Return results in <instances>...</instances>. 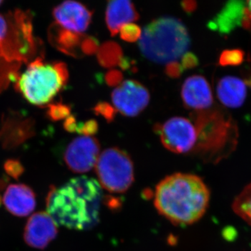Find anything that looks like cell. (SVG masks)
<instances>
[{"label": "cell", "mask_w": 251, "mask_h": 251, "mask_svg": "<svg viewBox=\"0 0 251 251\" xmlns=\"http://www.w3.org/2000/svg\"><path fill=\"white\" fill-rule=\"evenodd\" d=\"M102 198V187L97 180L77 176L60 187L51 188L46 208L57 226L85 230L98 224Z\"/></svg>", "instance_id": "6da1fadb"}, {"label": "cell", "mask_w": 251, "mask_h": 251, "mask_svg": "<svg viewBox=\"0 0 251 251\" xmlns=\"http://www.w3.org/2000/svg\"><path fill=\"white\" fill-rule=\"evenodd\" d=\"M209 200V188L200 176L179 173L158 183L153 204L158 212L172 224L187 226L204 216Z\"/></svg>", "instance_id": "7a4b0ae2"}, {"label": "cell", "mask_w": 251, "mask_h": 251, "mask_svg": "<svg viewBox=\"0 0 251 251\" xmlns=\"http://www.w3.org/2000/svg\"><path fill=\"white\" fill-rule=\"evenodd\" d=\"M197 132L193 153L206 162L216 163L231 154L237 146L239 130L229 113L221 108H209L192 114Z\"/></svg>", "instance_id": "3957f363"}, {"label": "cell", "mask_w": 251, "mask_h": 251, "mask_svg": "<svg viewBox=\"0 0 251 251\" xmlns=\"http://www.w3.org/2000/svg\"><path fill=\"white\" fill-rule=\"evenodd\" d=\"M187 28L179 19L161 17L149 23L142 31L139 47L146 58L165 64L182 57L189 49Z\"/></svg>", "instance_id": "277c9868"}, {"label": "cell", "mask_w": 251, "mask_h": 251, "mask_svg": "<svg viewBox=\"0 0 251 251\" xmlns=\"http://www.w3.org/2000/svg\"><path fill=\"white\" fill-rule=\"evenodd\" d=\"M69 72L63 62L47 63L37 58L18 78V89L24 98L36 105L47 104L67 84Z\"/></svg>", "instance_id": "5b68a950"}, {"label": "cell", "mask_w": 251, "mask_h": 251, "mask_svg": "<svg viewBox=\"0 0 251 251\" xmlns=\"http://www.w3.org/2000/svg\"><path fill=\"white\" fill-rule=\"evenodd\" d=\"M99 183L110 193H125L134 181V167L126 151L117 148L104 150L95 166Z\"/></svg>", "instance_id": "8992f818"}, {"label": "cell", "mask_w": 251, "mask_h": 251, "mask_svg": "<svg viewBox=\"0 0 251 251\" xmlns=\"http://www.w3.org/2000/svg\"><path fill=\"white\" fill-rule=\"evenodd\" d=\"M163 146L175 153L193 152L197 143V132L192 122L184 117H173L163 125L154 126Z\"/></svg>", "instance_id": "52a82bcc"}, {"label": "cell", "mask_w": 251, "mask_h": 251, "mask_svg": "<svg viewBox=\"0 0 251 251\" xmlns=\"http://www.w3.org/2000/svg\"><path fill=\"white\" fill-rule=\"evenodd\" d=\"M100 156V143L97 138L80 136L69 143L64 154L68 168L75 173H86L94 168Z\"/></svg>", "instance_id": "ba28073f"}, {"label": "cell", "mask_w": 251, "mask_h": 251, "mask_svg": "<svg viewBox=\"0 0 251 251\" xmlns=\"http://www.w3.org/2000/svg\"><path fill=\"white\" fill-rule=\"evenodd\" d=\"M112 100L117 111L125 116L135 117L148 106L150 92L138 81L127 80L112 92Z\"/></svg>", "instance_id": "9c48e42d"}, {"label": "cell", "mask_w": 251, "mask_h": 251, "mask_svg": "<svg viewBox=\"0 0 251 251\" xmlns=\"http://www.w3.org/2000/svg\"><path fill=\"white\" fill-rule=\"evenodd\" d=\"M58 233L57 225L49 213L40 211L32 214L25 227V242L29 247L44 249Z\"/></svg>", "instance_id": "30bf717a"}, {"label": "cell", "mask_w": 251, "mask_h": 251, "mask_svg": "<svg viewBox=\"0 0 251 251\" xmlns=\"http://www.w3.org/2000/svg\"><path fill=\"white\" fill-rule=\"evenodd\" d=\"M93 11L78 1L68 0L54 7L52 16L60 27L74 32L87 30L92 22Z\"/></svg>", "instance_id": "8fae6325"}, {"label": "cell", "mask_w": 251, "mask_h": 251, "mask_svg": "<svg viewBox=\"0 0 251 251\" xmlns=\"http://www.w3.org/2000/svg\"><path fill=\"white\" fill-rule=\"evenodd\" d=\"M207 27L219 34H229L239 27H251L246 12V2L239 0L227 1L219 14L208 23Z\"/></svg>", "instance_id": "7c38bea8"}, {"label": "cell", "mask_w": 251, "mask_h": 251, "mask_svg": "<svg viewBox=\"0 0 251 251\" xmlns=\"http://www.w3.org/2000/svg\"><path fill=\"white\" fill-rule=\"evenodd\" d=\"M181 94L185 106L196 111L208 110L214 103L210 85L202 75L188 77L183 84Z\"/></svg>", "instance_id": "4fadbf2b"}, {"label": "cell", "mask_w": 251, "mask_h": 251, "mask_svg": "<svg viewBox=\"0 0 251 251\" xmlns=\"http://www.w3.org/2000/svg\"><path fill=\"white\" fill-rule=\"evenodd\" d=\"M6 210L18 217L29 216L35 209L36 195L25 184H11L5 191L2 199Z\"/></svg>", "instance_id": "5bb4252c"}, {"label": "cell", "mask_w": 251, "mask_h": 251, "mask_svg": "<svg viewBox=\"0 0 251 251\" xmlns=\"http://www.w3.org/2000/svg\"><path fill=\"white\" fill-rule=\"evenodd\" d=\"M49 34L51 44L63 53L76 58L84 57L82 46L86 34L68 30L55 23L51 25Z\"/></svg>", "instance_id": "9a60e30c"}, {"label": "cell", "mask_w": 251, "mask_h": 251, "mask_svg": "<svg viewBox=\"0 0 251 251\" xmlns=\"http://www.w3.org/2000/svg\"><path fill=\"white\" fill-rule=\"evenodd\" d=\"M138 19L139 14L131 1L128 0L108 1L105 12V21L111 36L118 34L122 26Z\"/></svg>", "instance_id": "2e32d148"}, {"label": "cell", "mask_w": 251, "mask_h": 251, "mask_svg": "<svg viewBox=\"0 0 251 251\" xmlns=\"http://www.w3.org/2000/svg\"><path fill=\"white\" fill-rule=\"evenodd\" d=\"M218 99L224 106L237 108L242 106L247 96V85L239 77L227 75L220 79L216 87Z\"/></svg>", "instance_id": "e0dca14e"}, {"label": "cell", "mask_w": 251, "mask_h": 251, "mask_svg": "<svg viewBox=\"0 0 251 251\" xmlns=\"http://www.w3.org/2000/svg\"><path fill=\"white\" fill-rule=\"evenodd\" d=\"M123 57L121 46L114 41H107L99 46L97 59L99 64L104 68H113L119 65Z\"/></svg>", "instance_id": "ac0fdd59"}, {"label": "cell", "mask_w": 251, "mask_h": 251, "mask_svg": "<svg viewBox=\"0 0 251 251\" xmlns=\"http://www.w3.org/2000/svg\"><path fill=\"white\" fill-rule=\"evenodd\" d=\"M232 208L239 217L251 225V183L234 199Z\"/></svg>", "instance_id": "d6986e66"}, {"label": "cell", "mask_w": 251, "mask_h": 251, "mask_svg": "<svg viewBox=\"0 0 251 251\" xmlns=\"http://www.w3.org/2000/svg\"><path fill=\"white\" fill-rule=\"evenodd\" d=\"M246 54L241 49L225 50L220 54L219 65L221 67H237L245 60Z\"/></svg>", "instance_id": "ffe728a7"}, {"label": "cell", "mask_w": 251, "mask_h": 251, "mask_svg": "<svg viewBox=\"0 0 251 251\" xmlns=\"http://www.w3.org/2000/svg\"><path fill=\"white\" fill-rule=\"evenodd\" d=\"M120 32L122 39L130 43L138 41L142 35L141 29L134 23H128L122 26Z\"/></svg>", "instance_id": "44dd1931"}, {"label": "cell", "mask_w": 251, "mask_h": 251, "mask_svg": "<svg viewBox=\"0 0 251 251\" xmlns=\"http://www.w3.org/2000/svg\"><path fill=\"white\" fill-rule=\"evenodd\" d=\"M95 115L103 117L108 123L114 121L117 113L115 108L107 102H99L92 109Z\"/></svg>", "instance_id": "7402d4cb"}, {"label": "cell", "mask_w": 251, "mask_h": 251, "mask_svg": "<svg viewBox=\"0 0 251 251\" xmlns=\"http://www.w3.org/2000/svg\"><path fill=\"white\" fill-rule=\"evenodd\" d=\"M71 113V108L67 105L57 103L50 105L49 108V116L54 121L67 119Z\"/></svg>", "instance_id": "603a6c76"}, {"label": "cell", "mask_w": 251, "mask_h": 251, "mask_svg": "<svg viewBox=\"0 0 251 251\" xmlns=\"http://www.w3.org/2000/svg\"><path fill=\"white\" fill-rule=\"evenodd\" d=\"M4 171L11 177L15 179H19L24 173V167L18 160L9 159L5 162Z\"/></svg>", "instance_id": "cb8c5ba5"}, {"label": "cell", "mask_w": 251, "mask_h": 251, "mask_svg": "<svg viewBox=\"0 0 251 251\" xmlns=\"http://www.w3.org/2000/svg\"><path fill=\"white\" fill-rule=\"evenodd\" d=\"M99 125L97 122L94 120H88V121L79 123L77 126V133L79 134L85 135V136L96 134L98 132Z\"/></svg>", "instance_id": "d4e9b609"}, {"label": "cell", "mask_w": 251, "mask_h": 251, "mask_svg": "<svg viewBox=\"0 0 251 251\" xmlns=\"http://www.w3.org/2000/svg\"><path fill=\"white\" fill-rule=\"evenodd\" d=\"M99 49V42L98 39L93 36H86L82 46V53L84 56L92 55L97 53Z\"/></svg>", "instance_id": "484cf974"}, {"label": "cell", "mask_w": 251, "mask_h": 251, "mask_svg": "<svg viewBox=\"0 0 251 251\" xmlns=\"http://www.w3.org/2000/svg\"><path fill=\"white\" fill-rule=\"evenodd\" d=\"M105 82L110 87H118L123 80V74L120 71L113 69L109 71L105 76Z\"/></svg>", "instance_id": "4316f807"}, {"label": "cell", "mask_w": 251, "mask_h": 251, "mask_svg": "<svg viewBox=\"0 0 251 251\" xmlns=\"http://www.w3.org/2000/svg\"><path fill=\"white\" fill-rule=\"evenodd\" d=\"M181 66L184 70L187 69H194L197 67L199 64V60L197 56L193 54V52H186V53L183 54L181 57Z\"/></svg>", "instance_id": "83f0119b"}, {"label": "cell", "mask_w": 251, "mask_h": 251, "mask_svg": "<svg viewBox=\"0 0 251 251\" xmlns=\"http://www.w3.org/2000/svg\"><path fill=\"white\" fill-rule=\"evenodd\" d=\"M184 71L182 66L179 62H172L167 64L165 72L171 78H178L181 76Z\"/></svg>", "instance_id": "f1b7e54d"}, {"label": "cell", "mask_w": 251, "mask_h": 251, "mask_svg": "<svg viewBox=\"0 0 251 251\" xmlns=\"http://www.w3.org/2000/svg\"><path fill=\"white\" fill-rule=\"evenodd\" d=\"M9 29V21L4 16L0 14V44L6 41Z\"/></svg>", "instance_id": "f546056e"}, {"label": "cell", "mask_w": 251, "mask_h": 251, "mask_svg": "<svg viewBox=\"0 0 251 251\" xmlns=\"http://www.w3.org/2000/svg\"><path fill=\"white\" fill-rule=\"evenodd\" d=\"M77 126H78V124L77 123L76 120L74 116L67 117L64 124L65 130L70 132V133L77 132Z\"/></svg>", "instance_id": "4dcf8cb0"}, {"label": "cell", "mask_w": 251, "mask_h": 251, "mask_svg": "<svg viewBox=\"0 0 251 251\" xmlns=\"http://www.w3.org/2000/svg\"><path fill=\"white\" fill-rule=\"evenodd\" d=\"M181 6L185 12L187 14H191L194 12L197 9V3L193 0H188V1H184L181 2Z\"/></svg>", "instance_id": "1f68e13d"}, {"label": "cell", "mask_w": 251, "mask_h": 251, "mask_svg": "<svg viewBox=\"0 0 251 251\" xmlns=\"http://www.w3.org/2000/svg\"><path fill=\"white\" fill-rule=\"evenodd\" d=\"M130 64H131V62H130L128 57H123L121 61H120V64H119V66H120L123 70H127V69L130 68Z\"/></svg>", "instance_id": "d6a6232c"}, {"label": "cell", "mask_w": 251, "mask_h": 251, "mask_svg": "<svg viewBox=\"0 0 251 251\" xmlns=\"http://www.w3.org/2000/svg\"><path fill=\"white\" fill-rule=\"evenodd\" d=\"M232 229H226L224 231V236L227 239H234V231L230 232Z\"/></svg>", "instance_id": "836d02e7"}, {"label": "cell", "mask_w": 251, "mask_h": 251, "mask_svg": "<svg viewBox=\"0 0 251 251\" xmlns=\"http://www.w3.org/2000/svg\"><path fill=\"white\" fill-rule=\"evenodd\" d=\"M246 12H247V16L251 21V0L248 1L247 6H246Z\"/></svg>", "instance_id": "e575fe53"}, {"label": "cell", "mask_w": 251, "mask_h": 251, "mask_svg": "<svg viewBox=\"0 0 251 251\" xmlns=\"http://www.w3.org/2000/svg\"><path fill=\"white\" fill-rule=\"evenodd\" d=\"M3 3V1H1V0H0V5H1V4H2Z\"/></svg>", "instance_id": "d590c367"}]
</instances>
